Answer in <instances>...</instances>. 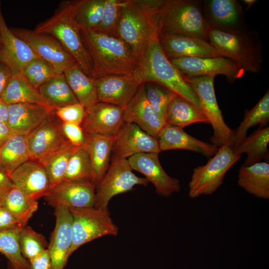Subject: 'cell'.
Masks as SVG:
<instances>
[{"mask_svg": "<svg viewBox=\"0 0 269 269\" xmlns=\"http://www.w3.org/2000/svg\"><path fill=\"white\" fill-rule=\"evenodd\" d=\"M93 65V78L133 75L138 58L121 38L92 29H80Z\"/></svg>", "mask_w": 269, "mask_h": 269, "instance_id": "1", "label": "cell"}, {"mask_svg": "<svg viewBox=\"0 0 269 269\" xmlns=\"http://www.w3.org/2000/svg\"><path fill=\"white\" fill-rule=\"evenodd\" d=\"M163 0H124L118 36L139 58L158 37V16Z\"/></svg>", "mask_w": 269, "mask_h": 269, "instance_id": "2", "label": "cell"}, {"mask_svg": "<svg viewBox=\"0 0 269 269\" xmlns=\"http://www.w3.org/2000/svg\"><path fill=\"white\" fill-rule=\"evenodd\" d=\"M133 75L140 84L149 82L159 84L200 107L198 98L186 76L166 57L158 37L138 58Z\"/></svg>", "mask_w": 269, "mask_h": 269, "instance_id": "3", "label": "cell"}, {"mask_svg": "<svg viewBox=\"0 0 269 269\" xmlns=\"http://www.w3.org/2000/svg\"><path fill=\"white\" fill-rule=\"evenodd\" d=\"M55 38L77 61L83 71L93 78V65L75 21L69 1L62 2L54 14L38 24L33 30Z\"/></svg>", "mask_w": 269, "mask_h": 269, "instance_id": "4", "label": "cell"}, {"mask_svg": "<svg viewBox=\"0 0 269 269\" xmlns=\"http://www.w3.org/2000/svg\"><path fill=\"white\" fill-rule=\"evenodd\" d=\"M209 30L197 1L163 0L158 16V36L184 35L208 41Z\"/></svg>", "mask_w": 269, "mask_h": 269, "instance_id": "5", "label": "cell"}, {"mask_svg": "<svg viewBox=\"0 0 269 269\" xmlns=\"http://www.w3.org/2000/svg\"><path fill=\"white\" fill-rule=\"evenodd\" d=\"M208 41L244 72L258 73L261 70L264 60L261 45L246 30L226 31L210 28Z\"/></svg>", "mask_w": 269, "mask_h": 269, "instance_id": "6", "label": "cell"}, {"mask_svg": "<svg viewBox=\"0 0 269 269\" xmlns=\"http://www.w3.org/2000/svg\"><path fill=\"white\" fill-rule=\"evenodd\" d=\"M69 210L72 216L70 256L85 244L105 236H115L119 233V227L113 222L108 208Z\"/></svg>", "mask_w": 269, "mask_h": 269, "instance_id": "7", "label": "cell"}, {"mask_svg": "<svg viewBox=\"0 0 269 269\" xmlns=\"http://www.w3.org/2000/svg\"><path fill=\"white\" fill-rule=\"evenodd\" d=\"M214 76L186 77L199 101L200 107L207 117L213 129L210 138L212 144L217 147L227 145L234 146V130L225 123L217 103L215 90Z\"/></svg>", "mask_w": 269, "mask_h": 269, "instance_id": "8", "label": "cell"}, {"mask_svg": "<svg viewBox=\"0 0 269 269\" xmlns=\"http://www.w3.org/2000/svg\"><path fill=\"white\" fill-rule=\"evenodd\" d=\"M234 154L233 147L224 145L204 165L194 168L189 183V195L195 198L209 195L221 185L226 173L240 158Z\"/></svg>", "mask_w": 269, "mask_h": 269, "instance_id": "9", "label": "cell"}, {"mask_svg": "<svg viewBox=\"0 0 269 269\" xmlns=\"http://www.w3.org/2000/svg\"><path fill=\"white\" fill-rule=\"evenodd\" d=\"M146 178L135 175L126 159L112 160L104 176L97 185L94 207L108 208L114 196L133 189L136 185L146 186L149 183Z\"/></svg>", "mask_w": 269, "mask_h": 269, "instance_id": "10", "label": "cell"}, {"mask_svg": "<svg viewBox=\"0 0 269 269\" xmlns=\"http://www.w3.org/2000/svg\"><path fill=\"white\" fill-rule=\"evenodd\" d=\"M10 29L38 58L49 63L58 73H63L78 64L74 57L52 36L23 28Z\"/></svg>", "mask_w": 269, "mask_h": 269, "instance_id": "11", "label": "cell"}, {"mask_svg": "<svg viewBox=\"0 0 269 269\" xmlns=\"http://www.w3.org/2000/svg\"><path fill=\"white\" fill-rule=\"evenodd\" d=\"M169 59L187 77L222 75L228 82L233 83L245 73L235 62L223 56L180 57Z\"/></svg>", "mask_w": 269, "mask_h": 269, "instance_id": "12", "label": "cell"}, {"mask_svg": "<svg viewBox=\"0 0 269 269\" xmlns=\"http://www.w3.org/2000/svg\"><path fill=\"white\" fill-rule=\"evenodd\" d=\"M160 152L158 140L133 123H124L115 136L111 161L141 153Z\"/></svg>", "mask_w": 269, "mask_h": 269, "instance_id": "13", "label": "cell"}, {"mask_svg": "<svg viewBox=\"0 0 269 269\" xmlns=\"http://www.w3.org/2000/svg\"><path fill=\"white\" fill-rule=\"evenodd\" d=\"M96 187L91 183L64 181L52 187L44 198L54 209L59 207L69 209L93 207L95 202Z\"/></svg>", "mask_w": 269, "mask_h": 269, "instance_id": "14", "label": "cell"}, {"mask_svg": "<svg viewBox=\"0 0 269 269\" xmlns=\"http://www.w3.org/2000/svg\"><path fill=\"white\" fill-rule=\"evenodd\" d=\"M124 108L99 101L85 108V116L81 125L86 134L115 136L124 121Z\"/></svg>", "mask_w": 269, "mask_h": 269, "instance_id": "15", "label": "cell"}, {"mask_svg": "<svg viewBox=\"0 0 269 269\" xmlns=\"http://www.w3.org/2000/svg\"><path fill=\"white\" fill-rule=\"evenodd\" d=\"M127 160L132 170L142 173L153 184L158 195L168 197L180 191L179 181L165 172L160 164L158 153H138Z\"/></svg>", "mask_w": 269, "mask_h": 269, "instance_id": "16", "label": "cell"}, {"mask_svg": "<svg viewBox=\"0 0 269 269\" xmlns=\"http://www.w3.org/2000/svg\"><path fill=\"white\" fill-rule=\"evenodd\" d=\"M26 136L30 159L37 161L68 141L54 113Z\"/></svg>", "mask_w": 269, "mask_h": 269, "instance_id": "17", "label": "cell"}, {"mask_svg": "<svg viewBox=\"0 0 269 269\" xmlns=\"http://www.w3.org/2000/svg\"><path fill=\"white\" fill-rule=\"evenodd\" d=\"M55 226L47 249L50 259V269H63L70 256L72 242V216L68 208L55 209Z\"/></svg>", "mask_w": 269, "mask_h": 269, "instance_id": "18", "label": "cell"}, {"mask_svg": "<svg viewBox=\"0 0 269 269\" xmlns=\"http://www.w3.org/2000/svg\"><path fill=\"white\" fill-rule=\"evenodd\" d=\"M98 100L124 108L141 84L133 75H108L95 78Z\"/></svg>", "mask_w": 269, "mask_h": 269, "instance_id": "19", "label": "cell"}, {"mask_svg": "<svg viewBox=\"0 0 269 269\" xmlns=\"http://www.w3.org/2000/svg\"><path fill=\"white\" fill-rule=\"evenodd\" d=\"M10 177L14 186L34 200L44 197L51 188L45 169L37 160L26 161L13 170Z\"/></svg>", "mask_w": 269, "mask_h": 269, "instance_id": "20", "label": "cell"}, {"mask_svg": "<svg viewBox=\"0 0 269 269\" xmlns=\"http://www.w3.org/2000/svg\"><path fill=\"white\" fill-rule=\"evenodd\" d=\"M0 61L13 72H21L31 61L38 57L29 46L17 37L7 26L0 1Z\"/></svg>", "mask_w": 269, "mask_h": 269, "instance_id": "21", "label": "cell"}, {"mask_svg": "<svg viewBox=\"0 0 269 269\" xmlns=\"http://www.w3.org/2000/svg\"><path fill=\"white\" fill-rule=\"evenodd\" d=\"M123 119L124 123L135 124L157 139L160 130L165 125L148 101L143 83L124 108Z\"/></svg>", "mask_w": 269, "mask_h": 269, "instance_id": "22", "label": "cell"}, {"mask_svg": "<svg viewBox=\"0 0 269 269\" xmlns=\"http://www.w3.org/2000/svg\"><path fill=\"white\" fill-rule=\"evenodd\" d=\"M158 38L160 46L168 59L222 56L208 41L200 38L175 34L160 35Z\"/></svg>", "mask_w": 269, "mask_h": 269, "instance_id": "23", "label": "cell"}, {"mask_svg": "<svg viewBox=\"0 0 269 269\" xmlns=\"http://www.w3.org/2000/svg\"><path fill=\"white\" fill-rule=\"evenodd\" d=\"M53 114V108L33 103L8 105L7 125L13 133L27 135Z\"/></svg>", "mask_w": 269, "mask_h": 269, "instance_id": "24", "label": "cell"}, {"mask_svg": "<svg viewBox=\"0 0 269 269\" xmlns=\"http://www.w3.org/2000/svg\"><path fill=\"white\" fill-rule=\"evenodd\" d=\"M205 18L210 28L226 31L245 30L243 12L236 0H210L207 2Z\"/></svg>", "mask_w": 269, "mask_h": 269, "instance_id": "25", "label": "cell"}, {"mask_svg": "<svg viewBox=\"0 0 269 269\" xmlns=\"http://www.w3.org/2000/svg\"><path fill=\"white\" fill-rule=\"evenodd\" d=\"M157 140L161 151L184 149L202 154L210 158L217 152L215 145L200 140L187 134L183 128L165 124L160 130Z\"/></svg>", "mask_w": 269, "mask_h": 269, "instance_id": "26", "label": "cell"}, {"mask_svg": "<svg viewBox=\"0 0 269 269\" xmlns=\"http://www.w3.org/2000/svg\"><path fill=\"white\" fill-rule=\"evenodd\" d=\"M85 134L83 144L89 153L94 175L96 186L107 171L115 136L95 134Z\"/></svg>", "mask_w": 269, "mask_h": 269, "instance_id": "27", "label": "cell"}, {"mask_svg": "<svg viewBox=\"0 0 269 269\" xmlns=\"http://www.w3.org/2000/svg\"><path fill=\"white\" fill-rule=\"evenodd\" d=\"M165 123L182 128L194 123L209 124L200 107L178 94L168 106Z\"/></svg>", "mask_w": 269, "mask_h": 269, "instance_id": "28", "label": "cell"}, {"mask_svg": "<svg viewBox=\"0 0 269 269\" xmlns=\"http://www.w3.org/2000/svg\"><path fill=\"white\" fill-rule=\"evenodd\" d=\"M238 184L258 198L269 199V164L259 162L242 165L239 170Z\"/></svg>", "mask_w": 269, "mask_h": 269, "instance_id": "29", "label": "cell"}, {"mask_svg": "<svg viewBox=\"0 0 269 269\" xmlns=\"http://www.w3.org/2000/svg\"><path fill=\"white\" fill-rule=\"evenodd\" d=\"M1 99L7 105L26 103L50 106L20 72H13Z\"/></svg>", "mask_w": 269, "mask_h": 269, "instance_id": "30", "label": "cell"}, {"mask_svg": "<svg viewBox=\"0 0 269 269\" xmlns=\"http://www.w3.org/2000/svg\"><path fill=\"white\" fill-rule=\"evenodd\" d=\"M29 159L26 135L13 133L0 146V168L9 176L13 170Z\"/></svg>", "mask_w": 269, "mask_h": 269, "instance_id": "31", "label": "cell"}, {"mask_svg": "<svg viewBox=\"0 0 269 269\" xmlns=\"http://www.w3.org/2000/svg\"><path fill=\"white\" fill-rule=\"evenodd\" d=\"M63 73L79 103L87 108L99 101L95 79L87 76L78 64Z\"/></svg>", "mask_w": 269, "mask_h": 269, "instance_id": "32", "label": "cell"}, {"mask_svg": "<svg viewBox=\"0 0 269 269\" xmlns=\"http://www.w3.org/2000/svg\"><path fill=\"white\" fill-rule=\"evenodd\" d=\"M269 144V128L260 127L246 137L239 145L233 147V150L237 155L247 153V157L243 166H248L267 157Z\"/></svg>", "mask_w": 269, "mask_h": 269, "instance_id": "33", "label": "cell"}, {"mask_svg": "<svg viewBox=\"0 0 269 269\" xmlns=\"http://www.w3.org/2000/svg\"><path fill=\"white\" fill-rule=\"evenodd\" d=\"M38 90L48 105L53 108L78 103L63 73L56 74Z\"/></svg>", "mask_w": 269, "mask_h": 269, "instance_id": "34", "label": "cell"}, {"mask_svg": "<svg viewBox=\"0 0 269 269\" xmlns=\"http://www.w3.org/2000/svg\"><path fill=\"white\" fill-rule=\"evenodd\" d=\"M38 203L27 196L18 187L13 186L4 194L2 207L9 212L22 226L27 225L38 209Z\"/></svg>", "mask_w": 269, "mask_h": 269, "instance_id": "35", "label": "cell"}, {"mask_svg": "<svg viewBox=\"0 0 269 269\" xmlns=\"http://www.w3.org/2000/svg\"><path fill=\"white\" fill-rule=\"evenodd\" d=\"M64 181L95 185L91 159L83 145L74 147L69 158Z\"/></svg>", "mask_w": 269, "mask_h": 269, "instance_id": "36", "label": "cell"}, {"mask_svg": "<svg viewBox=\"0 0 269 269\" xmlns=\"http://www.w3.org/2000/svg\"><path fill=\"white\" fill-rule=\"evenodd\" d=\"M105 0L69 1L73 17L80 29H94L102 18Z\"/></svg>", "mask_w": 269, "mask_h": 269, "instance_id": "37", "label": "cell"}, {"mask_svg": "<svg viewBox=\"0 0 269 269\" xmlns=\"http://www.w3.org/2000/svg\"><path fill=\"white\" fill-rule=\"evenodd\" d=\"M74 146L68 141L38 161L47 173L51 188L64 181L68 160Z\"/></svg>", "mask_w": 269, "mask_h": 269, "instance_id": "38", "label": "cell"}, {"mask_svg": "<svg viewBox=\"0 0 269 269\" xmlns=\"http://www.w3.org/2000/svg\"><path fill=\"white\" fill-rule=\"evenodd\" d=\"M269 121V91L251 110H246L243 121L238 128L234 130V146L239 145L247 137L248 130L251 127L260 124L267 125Z\"/></svg>", "mask_w": 269, "mask_h": 269, "instance_id": "39", "label": "cell"}, {"mask_svg": "<svg viewBox=\"0 0 269 269\" xmlns=\"http://www.w3.org/2000/svg\"><path fill=\"white\" fill-rule=\"evenodd\" d=\"M22 227L0 232V253L8 260L13 269H29V263L22 255L19 234Z\"/></svg>", "mask_w": 269, "mask_h": 269, "instance_id": "40", "label": "cell"}, {"mask_svg": "<svg viewBox=\"0 0 269 269\" xmlns=\"http://www.w3.org/2000/svg\"><path fill=\"white\" fill-rule=\"evenodd\" d=\"M143 84L148 101L165 123L168 106L177 94L166 87L154 82H149Z\"/></svg>", "mask_w": 269, "mask_h": 269, "instance_id": "41", "label": "cell"}, {"mask_svg": "<svg viewBox=\"0 0 269 269\" xmlns=\"http://www.w3.org/2000/svg\"><path fill=\"white\" fill-rule=\"evenodd\" d=\"M19 244L22 255L27 261L40 255L48 247L44 236L27 226L20 230Z\"/></svg>", "mask_w": 269, "mask_h": 269, "instance_id": "42", "label": "cell"}, {"mask_svg": "<svg viewBox=\"0 0 269 269\" xmlns=\"http://www.w3.org/2000/svg\"><path fill=\"white\" fill-rule=\"evenodd\" d=\"M124 2V0H105L100 22L92 30L118 37V27Z\"/></svg>", "mask_w": 269, "mask_h": 269, "instance_id": "43", "label": "cell"}, {"mask_svg": "<svg viewBox=\"0 0 269 269\" xmlns=\"http://www.w3.org/2000/svg\"><path fill=\"white\" fill-rule=\"evenodd\" d=\"M21 73L37 89L58 74L52 66L38 57L29 62Z\"/></svg>", "mask_w": 269, "mask_h": 269, "instance_id": "44", "label": "cell"}, {"mask_svg": "<svg viewBox=\"0 0 269 269\" xmlns=\"http://www.w3.org/2000/svg\"><path fill=\"white\" fill-rule=\"evenodd\" d=\"M54 115L63 123L81 125L85 116V108L79 103L53 108Z\"/></svg>", "mask_w": 269, "mask_h": 269, "instance_id": "45", "label": "cell"}, {"mask_svg": "<svg viewBox=\"0 0 269 269\" xmlns=\"http://www.w3.org/2000/svg\"><path fill=\"white\" fill-rule=\"evenodd\" d=\"M61 128L65 138L74 147H79L84 144L85 134L80 125L61 122Z\"/></svg>", "mask_w": 269, "mask_h": 269, "instance_id": "46", "label": "cell"}, {"mask_svg": "<svg viewBox=\"0 0 269 269\" xmlns=\"http://www.w3.org/2000/svg\"><path fill=\"white\" fill-rule=\"evenodd\" d=\"M23 227L20 223L3 207L0 208V232Z\"/></svg>", "mask_w": 269, "mask_h": 269, "instance_id": "47", "label": "cell"}, {"mask_svg": "<svg viewBox=\"0 0 269 269\" xmlns=\"http://www.w3.org/2000/svg\"><path fill=\"white\" fill-rule=\"evenodd\" d=\"M28 262L29 269H50V259L48 249Z\"/></svg>", "mask_w": 269, "mask_h": 269, "instance_id": "48", "label": "cell"}, {"mask_svg": "<svg viewBox=\"0 0 269 269\" xmlns=\"http://www.w3.org/2000/svg\"><path fill=\"white\" fill-rule=\"evenodd\" d=\"M13 71L5 64L0 61V98Z\"/></svg>", "mask_w": 269, "mask_h": 269, "instance_id": "49", "label": "cell"}, {"mask_svg": "<svg viewBox=\"0 0 269 269\" xmlns=\"http://www.w3.org/2000/svg\"><path fill=\"white\" fill-rule=\"evenodd\" d=\"M13 186L9 175L0 168V190L6 192Z\"/></svg>", "mask_w": 269, "mask_h": 269, "instance_id": "50", "label": "cell"}, {"mask_svg": "<svg viewBox=\"0 0 269 269\" xmlns=\"http://www.w3.org/2000/svg\"><path fill=\"white\" fill-rule=\"evenodd\" d=\"M13 134L7 124L0 122V146Z\"/></svg>", "mask_w": 269, "mask_h": 269, "instance_id": "51", "label": "cell"}, {"mask_svg": "<svg viewBox=\"0 0 269 269\" xmlns=\"http://www.w3.org/2000/svg\"><path fill=\"white\" fill-rule=\"evenodd\" d=\"M8 116V105L0 98V122L7 124Z\"/></svg>", "mask_w": 269, "mask_h": 269, "instance_id": "52", "label": "cell"}, {"mask_svg": "<svg viewBox=\"0 0 269 269\" xmlns=\"http://www.w3.org/2000/svg\"><path fill=\"white\" fill-rule=\"evenodd\" d=\"M243 1L248 6V8L247 9V10L249 8H250L254 3H255L256 0H244Z\"/></svg>", "mask_w": 269, "mask_h": 269, "instance_id": "53", "label": "cell"}, {"mask_svg": "<svg viewBox=\"0 0 269 269\" xmlns=\"http://www.w3.org/2000/svg\"><path fill=\"white\" fill-rule=\"evenodd\" d=\"M5 192H6L0 190V208L2 207L3 198Z\"/></svg>", "mask_w": 269, "mask_h": 269, "instance_id": "54", "label": "cell"}, {"mask_svg": "<svg viewBox=\"0 0 269 269\" xmlns=\"http://www.w3.org/2000/svg\"><path fill=\"white\" fill-rule=\"evenodd\" d=\"M6 269H13L9 263H8L7 267Z\"/></svg>", "mask_w": 269, "mask_h": 269, "instance_id": "55", "label": "cell"}, {"mask_svg": "<svg viewBox=\"0 0 269 269\" xmlns=\"http://www.w3.org/2000/svg\"></svg>", "mask_w": 269, "mask_h": 269, "instance_id": "56", "label": "cell"}, {"mask_svg": "<svg viewBox=\"0 0 269 269\" xmlns=\"http://www.w3.org/2000/svg\"></svg>", "mask_w": 269, "mask_h": 269, "instance_id": "57", "label": "cell"}]
</instances>
